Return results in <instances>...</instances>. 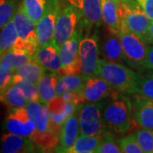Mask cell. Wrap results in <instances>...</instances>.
<instances>
[{
	"label": "cell",
	"instance_id": "44dd1931",
	"mask_svg": "<svg viewBox=\"0 0 153 153\" xmlns=\"http://www.w3.org/2000/svg\"><path fill=\"white\" fill-rule=\"evenodd\" d=\"M47 71V70H46ZM60 74L58 72L48 71L44 72L43 76L37 83L39 95V101L48 105L56 96V85Z\"/></svg>",
	"mask_w": 153,
	"mask_h": 153
},
{
	"label": "cell",
	"instance_id": "f35d334b",
	"mask_svg": "<svg viewBox=\"0 0 153 153\" xmlns=\"http://www.w3.org/2000/svg\"><path fill=\"white\" fill-rule=\"evenodd\" d=\"M50 122V111L48 105L42 103V112L40 115L39 120L37 123V130H45L49 128Z\"/></svg>",
	"mask_w": 153,
	"mask_h": 153
},
{
	"label": "cell",
	"instance_id": "4316f807",
	"mask_svg": "<svg viewBox=\"0 0 153 153\" xmlns=\"http://www.w3.org/2000/svg\"><path fill=\"white\" fill-rule=\"evenodd\" d=\"M101 136L82 134L77 137L76 141L66 151V153H94L100 144Z\"/></svg>",
	"mask_w": 153,
	"mask_h": 153
},
{
	"label": "cell",
	"instance_id": "d4e9b609",
	"mask_svg": "<svg viewBox=\"0 0 153 153\" xmlns=\"http://www.w3.org/2000/svg\"><path fill=\"white\" fill-rule=\"evenodd\" d=\"M0 102L10 109L25 107L28 102L22 90L15 85H10L0 92Z\"/></svg>",
	"mask_w": 153,
	"mask_h": 153
},
{
	"label": "cell",
	"instance_id": "f1b7e54d",
	"mask_svg": "<svg viewBox=\"0 0 153 153\" xmlns=\"http://www.w3.org/2000/svg\"><path fill=\"white\" fill-rule=\"evenodd\" d=\"M18 39L16 28L13 18L0 29V54L3 55L7 50L15 46Z\"/></svg>",
	"mask_w": 153,
	"mask_h": 153
},
{
	"label": "cell",
	"instance_id": "74e56055",
	"mask_svg": "<svg viewBox=\"0 0 153 153\" xmlns=\"http://www.w3.org/2000/svg\"><path fill=\"white\" fill-rule=\"evenodd\" d=\"M61 97L66 101L75 105L76 106H79L86 102V100L81 91H67L63 94Z\"/></svg>",
	"mask_w": 153,
	"mask_h": 153
},
{
	"label": "cell",
	"instance_id": "3957f363",
	"mask_svg": "<svg viewBox=\"0 0 153 153\" xmlns=\"http://www.w3.org/2000/svg\"><path fill=\"white\" fill-rule=\"evenodd\" d=\"M122 27L136 34L145 40L152 21L136 0H123L119 2Z\"/></svg>",
	"mask_w": 153,
	"mask_h": 153
},
{
	"label": "cell",
	"instance_id": "60d3db41",
	"mask_svg": "<svg viewBox=\"0 0 153 153\" xmlns=\"http://www.w3.org/2000/svg\"><path fill=\"white\" fill-rule=\"evenodd\" d=\"M144 71H153V44L148 45L147 55L145 62V70Z\"/></svg>",
	"mask_w": 153,
	"mask_h": 153
},
{
	"label": "cell",
	"instance_id": "ab89813d",
	"mask_svg": "<svg viewBox=\"0 0 153 153\" xmlns=\"http://www.w3.org/2000/svg\"><path fill=\"white\" fill-rule=\"evenodd\" d=\"M148 18L153 21V0H136Z\"/></svg>",
	"mask_w": 153,
	"mask_h": 153
},
{
	"label": "cell",
	"instance_id": "603a6c76",
	"mask_svg": "<svg viewBox=\"0 0 153 153\" xmlns=\"http://www.w3.org/2000/svg\"><path fill=\"white\" fill-rule=\"evenodd\" d=\"M88 77L82 73L73 75H60L56 85V95L61 96L67 91H81Z\"/></svg>",
	"mask_w": 153,
	"mask_h": 153
},
{
	"label": "cell",
	"instance_id": "d6986e66",
	"mask_svg": "<svg viewBox=\"0 0 153 153\" xmlns=\"http://www.w3.org/2000/svg\"><path fill=\"white\" fill-rule=\"evenodd\" d=\"M102 22L108 29L109 33L118 34L122 28L119 1L117 0H101Z\"/></svg>",
	"mask_w": 153,
	"mask_h": 153
},
{
	"label": "cell",
	"instance_id": "9c48e42d",
	"mask_svg": "<svg viewBox=\"0 0 153 153\" xmlns=\"http://www.w3.org/2000/svg\"><path fill=\"white\" fill-rule=\"evenodd\" d=\"M79 55L82 62L81 73L87 77L97 76L100 63V41L97 33L84 36L79 46Z\"/></svg>",
	"mask_w": 153,
	"mask_h": 153
},
{
	"label": "cell",
	"instance_id": "836d02e7",
	"mask_svg": "<svg viewBox=\"0 0 153 153\" xmlns=\"http://www.w3.org/2000/svg\"><path fill=\"white\" fill-rule=\"evenodd\" d=\"M144 153H153V130L140 128L134 132Z\"/></svg>",
	"mask_w": 153,
	"mask_h": 153
},
{
	"label": "cell",
	"instance_id": "e575fe53",
	"mask_svg": "<svg viewBox=\"0 0 153 153\" xmlns=\"http://www.w3.org/2000/svg\"><path fill=\"white\" fill-rule=\"evenodd\" d=\"M121 152L123 153H144L142 148L137 140L134 133L117 140Z\"/></svg>",
	"mask_w": 153,
	"mask_h": 153
},
{
	"label": "cell",
	"instance_id": "b9f144b4",
	"mask_svg": "<svg viewBox=\"0 0 153 153\" xmlns=\"http://www.w3.org/2000/svg\"><path fill=\"white\" fill-rule=\"evenodd\" d=\"M147 44H153V21L151 22V25L149 27L147 33L146 35V38L144 40Z\"/></svg>",
	"mask_w": 153,
	"mask_h": 153
},
{
	"label": "cell",
	"instance_id": "83f0119b",
	"mask_svg": "<svg viewBox=\"0 0 153 153\" xmlns=\"http://www.w3.org/2000/svg\"><path fill=\"white\" fill-rule=\"evenodd\" d=\"M45 71L46 69L39 62H38L35 58H33L27 64L16 69L15 74L22 76V78L29 82L37 84Z\"/></svg>",
	"mask_w": 153,
	"mask_h": 153
},
{
	"label": "cell",
	"instance_id": "8fae6325",
	"mask_svg": "<svg viewBox=\"0 0 153 153\" xmlns=\"http://www.w3.org/2000/svg\"><path fill=\"white\" fill-rule=\"evenodd\" d=\"M134 122L140 128L153 130V100L138 94L131 97Z\"/></svg>",
	"mask_w": 153,
	"mask_h": 153
},
{
	"label": "cell",
	"instance_id": "7c38bea8",
	"mask_svg": "<svg viewBox=\"0 0 153 153\" xmlns=\"http://www.w3.org/2000/svg\"><path fill=\"white\" fill-rule=\"evenodd\" d=\"M61 6L59 0L55 1L46 11L43 17L37 23V35L38 46H43L50 43L54 39V31L56 18Z\"/></svg>",
	"mask_w": 153,
	"mask_h": 153
},
{
	"label": "cell",
	"instance_id": "4dcf8cb0",
	"mask_svg": "<svg viewBox=\"0 0 153 153\" xmlns=\"http://www.w3.org/2000/svg\"><path fill=\"white\" fill-rule=\"evenodd\" d=\"M21 4V0H0V29L14 17Z\"/></svg>",
	"mask_w": 153,
	"mask_h": 153
},
{
	"label": "cell",
	"instance_id": "8d00e7d4",
	"mask_svg": "<svg viewBox=\"0 0 153 153\" xmlns=\"http://www.w3.org/2000/svg\"><path fill=\"white\" fill-rule=\"evenodd\" d=\"M15 71L16 69L14 68L5 67L0 65V92L10 85Z\"/></svg>",
	"mask_w": 153,
	"mask_h": 153
},
{
	"label": "cell",
	"instance_id": "ac0fdd59",
	"mask_svg": "<svg viewBox=\"0 0 153 153\" xmlns=\"http://www.w3.org/2000/svg\"><path fill=\"white\" fill-rule=\"evenodd\" d=\"M100 54L103 59L108 61L125 62L123 45L118 34L109 33L100 44Z\"/></svg>",
	"mask_w": 153,
	"mask_h": 153
},
{
	"label": "cell",
	"instance_id": "4fadbf2b",
	"mask_svg": "<svg viewBox=\"0 0 153 153\" xmlns=\"http://www.w3.org/2000/svg\"><path fill=\"white\" fill-rule=\"evenodd\" d=\"M81 105H79L76 111L70 117H68L61 125L59 146H57V147L55 148V152H66V150L71 147L76 141L77 137L80 135L78 114Z\"/></svg>",
	"mask_w": 153,
	"mask_h": 153
},
{
	"label": "cell",
	"instance_id": "484cf974",
	"mask_svg": "<svg viewBox=\"0 0 153 153\" xmlns=\"http://www.w3.org/2000/svg\"><path fill=\"white\" fill-rule=\"evenodd\" d=\"M56 0H22V8L36 24Z\"/></svg>",
	"mask_w": 153,
	"mask_h": 153
},
{
	"label": "cell",
	"instance_id": "d590c367",
	"mask_svg": "<svg viewBox=\"0 0 153 153\" xmlns=\"http://www.w3.org/2000/svg\"><path fill=\"white\" fill-rule=\"evenodd\" d=\"M25 108L31 119L37 124L42 112V103L39 100H28Z\"/></svg>",
	"mask_w": 153,
	"mask_h": 153
},
{
	"label": "cell",
	"instance_id": "e0dca14e",
	"mask_svg": "<svg viewBox=\"0 0 153 153\" xmlns=\"http://www.w3.org/2000/svg\"><path fill=\"white\" fill-rule=\"evenodd\" d=\"M34 58L47 71L59 72L61 68L60 47L53 39L49 44L38 46L34 54Z\"/></svg>",
	"mask_w": 153,
	"mask_h": 153
},
{
	"label": "cell",
	"instance_id": "ee69618b",
	"mask_svg": "<svg viewBox=\"0 0 153 153\" xmlns=\"http://www.w3.org/2000/svg\"><path fill=\"white\" fill-rule=\"evenodd\" d=\"M0 56H1V54H0Z\"/></svg>",
	"mask_w": 153,
	"mask_h": 153
},
{
	"label": "cell",
	"instance_id": "ba28073f",
	"mask_svg": "<svg viewBox=\"0 0 153 153\" xmlns=\"http://www.w3.org/2000/svg\"><path fill=\"white\" fill-rule=\"evenodd\" d=\"M82 19V11L76 6L67 4L65 7H61L54 31V39L59 47L73 35Z\"/></svg>",
	"mask_w": 153,
	"mask_h": 153
},
{
	"label": "cell",
	"instance_id": "6da1fadb",
	"mask_svg": "<svg viewBox=\"0 0 153 153\" xmlns=\"http://www.w3.org/2000/svg\"><path fill=\"white\" fill-rule=\"evenodd\" d=\"M103 120L107 130L116 134H126L133 124L131 98L126 94L115 91L105 99L103 107Z\"/></svg>",
	"mask_w": 153,
	"mask_h": 153
},
{
	"label": "cell",
	"instance_id": "f546056e",
	"mask_svg": "<svg viewBox=\"0 0 153 153\" xmlns=\"http://www.w3.org/2000/svg\"><path fill=\"white\" fill-rule=\"evenodd\" d=\"M10 85H15L22 90L27 100H39L37 84L22 78V76L14 74Z\"/></svg>",
	"mask_w": 153,
	"mask_h": 153
},
{
	"label": "cell",
	"instance_id": "7a4b0ae2",
	"mask_svg": "<svg viewBox=\"0 0 153 153\" xmlns=\"http://www.w3.org/2000/svg\"><path fill=\"white\" fill-rule=\"evenodd\" d=\"M97 76L104 78L117 92L126 94L136 93L139 73L121 62L100 59Z\"/></svg>",
	"mask_w": 153,
	"mask_h": 153
},
{
	"label": "cell",
	"instance_id": "7bdbcfd3",
	"mask_svg": "<svg viewBox=\"0 0 153 153\" xmlns=\"http://www.w3.org/2000/svg\"><path fill=\"white\" fill-rule=\"evenodd\" d=\"M117 1H119L120 2V1H123V0H117Z\"/></svg>",
	"mask_w": 153,
	"mask_h": 153
},
{
	"label": "cell",
	"instance_id": "5bb4252c",
	"mask_svg": "<svg viewBox=\"0 0 153 153\" xmlns=\"http://www.w3.org/2000/svg\"><path fill=\"white\" fill-rule=\"evenodd\" d=\"M68 4L80 9L82 22L88 30L92 26L99 27L102 24L101 0H66Z\"/></svg>",
	"mask_w": 153,
	"mask_h": 153
},
{
	"label": "cell",
	"instance_id": "ffe728a7",
	"mask_svg": "<svg viewBox=\"0 0 153 153\" xmlns=\"http://www.w3.org/2000/svg\"><path fill=\"white\" fill-rule=\"evenodd\" d=\"M48 107L50 111V120L59 125H62L66 118L70 117L78 106L67 102L61 96L56 95L49 101Z\"/></svg>",
	"mask_w": 153,
	"mask_h": 153
},
{
	"label": "cell",
	"instance_id": "cb8c5ba5",
	"mask_svg": "<svg viewBox=\"0 0 153 153\" xmlns=\"http://www.w3.org/2000/svg\"><path fill=\"white\" fill-rule=\"evenodd\" d=\"M32 139L38 150L49 152L55 151V148L59 145L60 134L48 128L45 130H37Z\"/></svg>",
	"mask_w": 153,
	"mask_h": 153
},
{
	"label": "cell",
	"instance_id": "2e32d148",
	"mask_svg": "<svg viewBox=\"0 0 153 153\" xmlns=\"http://www.w3.org/2000/svg\"><path fill=\"white\" fill-rule=\"evenodd\" d=\"M0 142L1 152L4 153H31L38 150L32 138L10 132L1 136Z\"/></svg>",
	"mask_w": 153,
	"mask_h": 153
},
{
	"label": "cell",
	"instance_id": "52a82bcc",
	"mask_svg": "<svg viewBox=\"0 0 153 153\" xmlns=\"http://www.w3.org/2000/svg\"><path fill=\"white\" fill-rule=\"evenodd\" d=\"M13 22L18 34V39L14 47L25 49L34 56L38 46L37 24L25 13L22 5L13 17Z\"/></svg>",
	"mask_w": 153,
	"mask_h": 153
},
{
	"label": "cell",
	"instance_id": "277c9868",
	"mask_svg": "<svg viewBox=\"0 0 153 153\" xmlns=\"http://www.w3.org/2000/svg\"><path fill=\"white\" fill-rule=\"evenodd\" d=\"M84 28L86 27L81 20L73 35L60 46L61 68L58 72L60 75H73L81 72L82 62L79 55V46L83 38Z\"/></svg>",
	"mask_w": 153,
	"mask_h": 153
},
{
	"label": "cell",
	"instance_id": "9a60e30c",
	"mask_svg": "<svg viewBox=\"0 0 153 153\" xmlns=\"http://www.w3.org/2000/svg\"><path fill=\"white\" fill-rule=\"evenodd\" d=\"M113 88L108 82L100 76L88 77L84 87L82 88V94L86 101L98 102L107 99L114 93Z\"/></svg>",
	"mask_w": 153,
	"mask_h": 153
},
{
	"label": "cell",
	"instance_id": "30bf717a",
	"mask_svg": "<svg viewBox=\"0 0 153 153\" xmlns=\"http://www.w3.org/2000/svg\"><path fill=\"white\" fill-rule=\"evenodd\" d=\"M6 132L32 138L37 131L36 123L29 117L25 107L10 109L3 123Z\"/></svg>",
	"mask_w": 153,
	"mask_h": 153
},
{
	"label": "cell",
	"instance_id": "5b68a950",
	"mask_svg": "<svg viewBox=\"0 0 153 153\" xmlns=\"http://www.w3.org/2000/svg\"><path fill=\"white\" fill-rule=\"evenodd\" d=\"M105 100L98 102H85L79 109L80 134L101 136L106 131L103 120V107Z\"/></svg>",
	"mask_w": 153,
	"mask_h": 153
},
{
	"label": "cell",
	"instance_id": "8992f818",
	"mask_svg": "<svg viewBox=\"0 0 153 153\" xmlns=\"http://www.w3.org/2000/svg\"><path fill=\"white\" fill-rule=\"evenodd\" d=\"M118 36L123 45L126 63L132 68L144 71L147 55V44L142 38L125 28H121Z\"/></svg>",
	"mask_w": 153,
	"mask_h": 153
},
{
	"label": "cell",
	"instance_id": "7402d4cb",
	"mask_svg": "<svg viewBox=\"0 0 153 153\" xmlns=\"http://www.w3.org/2000/svg\"><path fill=\"white\" fill-rule=\"evenodd\" d=\"M34 58L27 50L20 48H11L0 56V65L17 69Z\"/></svg>",
	"mask_w": 153,
	"mask_h": 153
},
{
	"label": "cell",
	"instance_id": "1f68e13d",
	"mask_svg": "<svg viewBox=\"0 0 153 153\" xmlns=\"http://www.w3.org/2000/svg\"><path fill=\"white\" fill-rule=\"evenodd\" d=\"M135 94L153 100V71L139 73Z\"/></svg>",
	"mask_w": 153,
	"mask_h": 153
},
{
	"label": "cell",
	"instance_id": "d6a6232c",
	"mask_svg": "<svg viewBox=\"0 0 153 153\" xmlns=\"http://www.w3.org/2000/svg\"><path fill=\"white\" fill-rule=\"evenodd\" d=\"M94 153H121L119 146L111 134V131L106 130L101 135L100 144Z\"/></svg>",
	"mask_w": 153,
	"mask_h": 153
}]
</instances>
